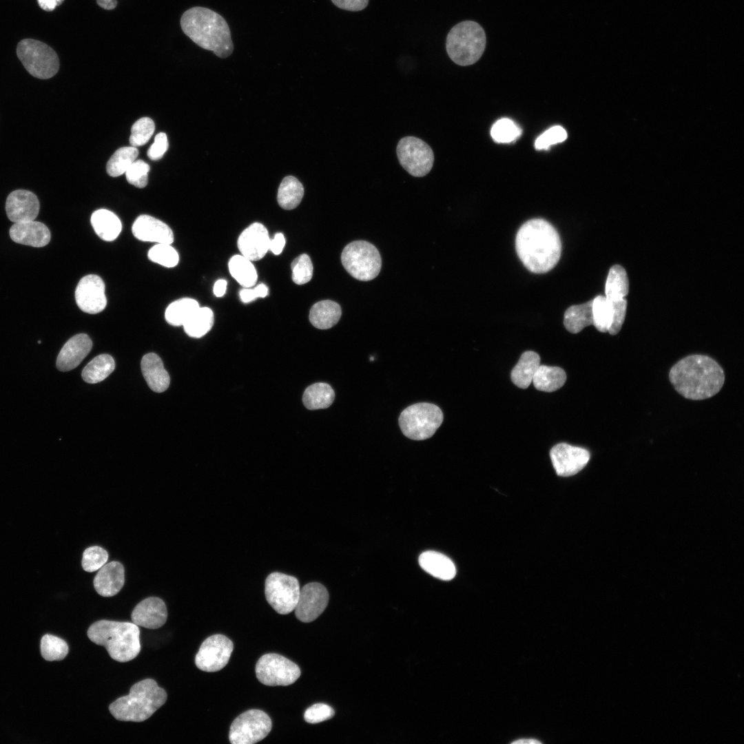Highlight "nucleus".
I'll use <instances>...</instances> for the list:
<instances>
[{"label":"nucleus","instance_id":"nucleus-1","mask_svg":"<svg viewBox=\"0 0 744 744\" xmlns=\"http://www.w3.org/2000/svg\"><path fill=\"white\" fill-rule=\"evenodd\" d=\"M517 255L530 271L544 273L557 264L561 242L555 228L548 221L535 218L519 229L515 238Z\"/></svg>","mask_w":744,"mask_h":744},{"label":"nucleus","instance_id":"nucleus-2","mask_svg":"<svg viewBox=\"0 0 744 744\" xmlns=\"http://www.w3.org/2000/svg\"><path fill=\"white\" fill-rule=\"evenodd\" d=\"M669 379L674 389L685 398L702 400L720 391L725 374L714 359L696 354L676 362L670 371Z\"/></svg>","mask_w":744,"mask_h":744},{"label":"nucleus","instance_id":"nucleus-3","mask_svg":"<svg viewBox=\"0 0 744 744\" xmlns=\"http://www.w3.org/2000/svg\"><path fill=\"white\" fill-rule=\"evenodd\" d=\"M180 23L183 32L199 47L212 51L220 58H227L232 53L234 44L229 27L215 11L193 7L183 14Z\"/></svg>","mask_w":744,"mask_h":744},{"label":"nucleus","instance_id":"nucleus-4","mask_svg":"<svg viewBox=\"0 0 744 744\" xmlns=\"http://www.w3.org/2000/svg\"><path fill=\"white\" fill-rule=\"evenodd\" d=\"M140 630L133 622L99 620L87 630L88 638L105 647L112 659L127 662L138 656L141 650Z\"/></svg>","mask_w":744,"mask_h":744},{"label":"nucleus","instance_id":"nucleus-5","mask_svg":"<svg viewBox=\"0 0 744 744\" xmlns=\"http://www.w3.org/2000/svg\"><path fill=\"white\" fill-rule=\"evenodd\" d=\"M167 697L154 679H146L133 685L128 695L111 703L109 710L116 720L142 722L163 705Z\"/></svg>","mask_w":744,"mask_h":744},{"label":"nucleus","instance_id":"nucleus-6","mask_svg":"<svg viewBox=\"0 0 744 744\" xmlns=\"http://www.w3.org/2000/svg\"><path fill=\"white\" fill-rule=\"evenodd\" d=\"M486 42L484 30L479 24L473 21H464L449 31L446 49L454 63L466 66L479 59L485 50Z\"/></svg>","mask_w":744,"mask_h":744},{"label":"nucleus","instance_id":"nucleus-7","mask_svg":"<svg viewBox=\"0 0 744 744\" xmlns=\"http://www.w3.org/2000/svg\"><path fill=\"white\" fill-rule=\"evenodd\" d=\"M444 415L435 404L421 402L412 404L401 413L398 422L402 433L413 440L432 437L443 422Z\"/></svg>","mask_w":744,"mask_h":744},{"label":"nucleus","instance_id":"nucleus-8","mask_svg":"<svg viewBox=\"0 0 744 744\" xmlns=\"http://www.w3.org/2000/svg\"><path fill=\"white\" fill-rule=\"evenodd\" d=\"M341 261L346 271L361 281L374 279L382 267L378 250L373 245L364 240L349 243L342 252Z\"/></svg>","mask_w":744,"mask_h":744},{"label":"nucleus","instance_id":"nucleus-9","mask_svg":"<svg viewBox=\"0 0 744 744\" xmlns=\"http://www.w3.org/2000/svg\"><path fill=\"white\" fill-rule=\"evenodd\" d=\"M17 56L33 76L48 79L59 68V59L54 50L47 44L32 39L21 40L17 47Z\"/></svg>","mask_w":744,"mask_h":744},{"label":"nucleus","instance_id":"nucleus-10","mask_svg":"<svg viewBox=\"0 0 744 744\" xmlns=\"http://www.w3.org/2000/svg\"><path fill=\"white\" fill-rule=\"evenodd\" d=\"M396 152L401 166L413 176H424L433 167V152L419 138L411 136L402 138L397 143Z\"/></svg>","mask_w":744,"mask_h":744},{"label":"nucleus","instance_id":"nucleus-11","mask_svg":"<svg viewBox=\"0 0 744 744\" xmlns=\"http://www.w3.org/2000/svg\"><path fill=\"white\" fill-rule=\"evenodd\" d=\"M298 580L293 576L274 572L265 580V592L267 602L279 614L292 612L300 595Z\"/></svg>","mask_w":744,"mask_h":744},{"label":"nucleus","instance_id":"nucleus-12","mask_svg":"<svg viewBox=\"0 0 744 744\" xmlns=\"http://www.w3.org/2000/svg\"><path fill=\"white\" fill-rule=\"evenodd\" d=\"M255 670L258 680L269 686L291 685L301 673L298 665L276 653L262 655L257 661Z\"/></svg>","mask_w":744,"mask_h":744},{"label":"nucleus","instance_id":"nucleus-13","mask_svg":"<svg viewBox=\"0 0 744 744\" xmlns=\"http://www.w3.org/2000/svg\"><path fill=\"white\" fill-rule=\"evenodd\" d=\"M271 730V720L260 710H249L232 722L229 739L231 744H252L265 738Z\"/></svg>","mask_w":744,"mask_h":744},{"label":"nucleus","instance_id":"nucleus-14","mask_svg":"<svg viewBox=\"0 0 744 744\" xmlns=\"http://www.w3.org/2000/svg\"><path fill=\"white\" fill-rule=\"evenodd\" d=\"M233 648L232 641L226 636L211 635L202 643L195 657V664L205 672L220 670L227 664Z\"/></svg>","mask_w":744,"mask_h":744},{"label":"nucleus","instance_id":"nucleus-15","mask_svg":"<svg viewBox=\"0 0 744 744\" xmlns=\"http://www.w3.org/2000/svg\"><path fill=\"white\" fill-rule=\"evenodd\" d=\"M328 602L329 592L326 588L318 582L309 583L300 590L295 614L300 621H313L324 612Z\"/></svg>","mask_w":744,"mask_h":744},{"label":"nucleus","instance_id":"nucleus-16","mask_svg":"<svg viewBox=\"0 0 744 744\" xmlns=\"http://www.w3.org/2000/svg\"><path fill=\"white\" fill-rule=\"evenodd\" d=\"M105 287L103 280L97 275L83 277L75 290L78 307L85 313L94 314L101 312L106 307Z\"/></svg>","mask_w":744,"mask_h":744},{"label":"nucleus","instance_id":"nucleus-17","mask_svg":"<svg viewBox=\"0 0 744 744\" xmlns=\"http://www.w3.org/2000/svg\"><path fill=\"white\" fill-rule=\"evenodd\" d=\"M550 455L556 473L561 477L577 474L586 466L590 459L588 450L566 443L554 446Z\"/></svg>","mask_w":744,"mask_h":744},{"label":"nucleus","instance_id":"nucleus-18","mask_svg":"<svg viewBox=\"0 0 744 744\" xmlns=\"http://www.w3.org/2000/svg\"><path fill=\"white\" fill-rule=\"evenodd\" d=\"M39 208L37 196L25 189L12 192L6 202L8 218L13 223L34 220L39 214Z\"/></svg>","mask_w":744,"mask_h":744},{"label":"nucleus","instance_id":"nucleus-19","mask_svg":"<svg viewBox=\"0 0 744 744\" xmlns=\"http://www.w3.org/2000/svg\"><path fill=\"white\" fill-rule=\"evenodd\" d=\"M270 238L266 227L254 223L239 236L238 247L242 255L251 261L262 258L269 250Z\"/></svg>","mask_w":744,"mask_h":744},{"label":"nucleus","instance_id":"nucleus-20","mask_svg":"<svg viewBox=\"0 0 744 744\" xmlns=\"http://www.w3.org/2000/svg\"><path fill=\"white\" fill-rule=\"evenodd\" d=\"M131 619L138 626L148 629L159 628L165 623L167 619L165 603L156 597L146 598L135 606Z\"/></svg>","mask_w":744,"mask_h":744},{"label":"nucleus","instance_id":"nucleus-21","mask_svg":"<svg viewBox=\"0 0 744 744\" xmlns=\"http://www.w3.org/2000/svg\"><path fill=\"white\" fill-rule=\"evenodd\" d=\"M92 347V342L87 334L79 333L72 336L65 342L57 356V369L61 371L74 369L88 355Z\"/></svg>","mask_w":744,"mask_h":744},{"label":"nucleus","instance_id":"nucleus-22","mask_svg":"<svg viewBox=\"0 0 744 744\" xmlns=\"http://www.w3.org/2000/svg\"><path fill=\"white\" fill-rule=\"evenodd\" d=\"M134 236L141 241L172 244L174 234L161 220L149 215H141L132 225Z\"/></svg>","mask_w":744,"mask_h":744},{"label":"nucleus","instance_id":"nucleus-23","mask_svg":"<svg viewBox=\"0 0 744 744\" xmlns=\"http://www.w3.org/2000/svg\"><path fill=\"white\" fill-rule=\"evenodd\" d=\"M9 234L14 242L34 247L45 246L51 238L48 227L35 220L14 223L11 226Z\"/></svg>","mask_w":744,"mask_h":744},{"label":"nucleus","instance_id":"nucleus-24","mask_svg":"<svg viewBox=\"0 0 744 744\" xmlns=\"http://www.w3.org/2000/svg\"><path fill=\"white\" fill-rule=\"evenodd\" d=\"M93 583L99 595L105 597L116 595L125 583L123 566L118 561L105 564L94 577Z\"/></svg>","mask_w":744,"mask_h":744},{"label":"nucleus","instance_id":"nucleus-25","mask_svg":"<svg viewBox=\"0 0 744 744\" xmlns=\"http://www.w3.org/2000/svg\"><path fill=\"white\" fill-rule=\"evenodd\" d=\"M141 371L149 388L156 393L167 390L170 383L169 373L161 358L154 353L145 354L141 363Z\"/></svg>","mask_w":744,"mask_h":744},{"label":"nucleus","instance_id":"nucleus-26","mask_svg":"<svg viewBox=\"0 0 744 744\" xmlns=\"http://www.w3.org/2000/svg\"><path fill=\"white\" fill-rule=\"evenodd\" d=\"M419 564L426 572L442 580H451L456 575L455 566L451 559L436 551L422 552L419 557Z\"/></svg>","mask_w":744,"mask_h":744},{"label":"nucleus","instance_id":"nucleus-27","mask_svg":"<svg viewBox=\"0 0 744 744\" xmlns=\"http://www.w3.org/2000/svg\"><path fill=\"white\" fill-rule=\"evenodd\" d=\"M341 314V307L337 302L325 300L318 302L311 307L309 320L316 328L327 329L338 323Z\"/></svg>","mask_w":744,"mask_h":744},{"label":"nucleus","instance_id":"nucleus-28","mask_svg":"<svg viewBox=\"0 0 744 744\" xmlns=\"http://www.w3.org/2000/svg\"><path fill=\"white\" fill-rule=\"evenodd\" d=\"M91 224L98 236L105 241L114 240L122 229L118 216L105 209H98L92 214Z\"/></svg>","mask_w":744,"mask_h":744},{"label":"nucleus","instance_id":"nucleus-29","mask_svg":"<svg viewBox=\"0 0 744 744\" xmlns=\"http://www.w3.org/2000/svg\"><path fill=\"white\" fill-rule=\"evenodd\" d=\"M540 365L539 355L531 351L523 353L511 371V380L519 388L526 389Z\"/></svg>","mask_w":744,"mask_h":744},{"label":"nucleus","instance_id":"nucleus-30","mask_svg":"<svg viewBox=\"0 0 744 744\" xmlns=\"http://www.w3.org/2000/svg\"><path fill=\"white\" fill-rule=\"evenodd\" d=\"M566 372L558 366L539 365L533 379L535 387L541 391L553 392L566 382Z\"/></svg>","mask_w":744,"mask_h":744},{"label":"nucleus","instance_id":"nucleus-31","mask_svg":"<svg viewBox=\"0 0 744 744\" xmlns=\"http://www.w3.org/2000/svg\"><path fill=\"white\" fill-rule=\"evenodd\" d=\"M304 196V187L298 178L293 176H285L281 181L277 195L279 205L284 209L296 208Z\"/></svg>","mask_w":744,"mask_h":744},{"label":"nucleus","instance_id":"nucleus-32","mask_svg":"<svg viewBox=\"0 0 744 744\" xmlns=\"http://www.w3.org/2000/svg\"><path fill=\"white\" fill-rule=\"evenodd\" d=\"M335 399V393L332 387L323 382H318L309 386L304 392L302 401L309 410L327 409Z\"/></svg>","mask_w":744,"mask_h":744},{"label":"nucleus","instance_id":"nucleus-33","mask_svg":"<svg viewBox=\"0 0 744 744\" xmlns=\"http://www.w3.org/2000/svg\"><path fill=\"white\" fill-rule=\"evenodd\" d=\"M564 324L572 333H577L592 324V300L568 308L564 313Z\"/></svg>","mask_w":744,"mask_h":744},{"label":"nucleus","instance_id":"nucleus-34","mask_svg":"<svg viewBox=\"0 0 744 744\" xmlns=\"http://www.w3.org/2000/svg\"><path fill=\"white\" fill-rule=\"evenodd\" d=\"M214 321V313L211 309L198 307L189 316L183 326L189 336L199 338L210 331Z\"/></svg>","mask_w":744,"mask_h":744},{"label":"nucleus","instance_id":"nucleus-35","mask_svg":"<svg viewBox=\"0 0 744 744\" xmlns=\"http://www.w3.org/2000/svg\"><path fill=\"white\" fill-rule=\"evenodd\" d=\"M115 368V362L108 354H101L93 358L83 369L82 378L90 384L105 380Z\"/></svg>","mask_w":744,"mask_h":744},{"label":"nucleus","instance_id":"nucleus-36","mask_svg":"<svg viewBox=\"0 0 744 744\" xmlns=\"http://www.w3.org/2000/svg\"><path fill=\"white\" fill-rule=\"evenodd\" d=\"M629 291V282L626 270L619 265L612 266L606 279L605 293L609 300L624 298Z\"/></svg>","mask_w":744,"mask_h":744},{"label":"nucleus","instance_id":"nucleus-37","mask_svg":"<svg viewBox=\"0 0 744 744\" xmlns=\"http://www.w3.org/2000/svg\"><path fill=\"white\" fill-rule=\"evenodd\" d=\"M228 265L231 275L241 286L249 288L256 284L257 272L250 260L242 255H235Z\"/></svg>","mask_w":744,"mask_h":744},{"label":"nucleus","instance_id":"nucleus-38","mask_svg":"<svg viewBox=\"0 0 744 744\" xmlns=\"http://www.w3.org/2000/svg\"><path fill=\"white\" fill-rule=\"evenodd\" d=\"M198 307V302L192 298L178 299L167 307L165 312V320L172 326H183L189 316Z\"/></svg>","mask_w":744,"mask_h":744},{"label":"nucleus","instance_id":"nucleus-39","mask_svg":"<svg viewBox=\"0 0 744 744\" xmlns=\"http://www.w3.org/2000/svg\"><path fill=\"white\" fill-rule=\"evenodd\" d=\"M138 155L137 148L132 146L118 149L107 163V174L112 177H117L125 174L136 160Z\"/></svg>","mask_w":744,"mask_h":744},{"label":"nucleus","instance_id":"nucleus-40","mask_svg":"<svg viewBox=\"0 0 744 744\" xmlns=\"http://www.w3.org/2000/svg\"><path fill=\"white\" fill-rule=\"evenodd\" d=\"M41 653L47 661H60L68 653V645L62 639L52 635L45 634L41 640Z\"/></svg>","mask_w":744,"mask_h":744},{"label":"nucleus","instance_id":"nucleus-41","mask_svg":"<svg viewBox=\"0 0 744 744\" xmlns=\"http://www.w3.org/2000/svg\"><path fill=\"white\" fill-rule=\"evenodd\" d=\"M592 324L600 332H608L611 320V308L606 296H597L592 300Z\"/></svg>","mask_w":744,"mask_h":744},{"label":"nucleus","instance_id":"nucleus-42","mask_svg":"<svg viewBox=\"0 0 744 744\" xmlns=\"http://www.w3.org/2000/svg\"><path fill=\"white\" fill-rule=\"evenodd\" d=\"M521 134L519 127L511 119L503 118L496 121L490 130L493 139L500 143L513 142Z\"/></svg>","mask_w":744,"mask_h":744},{"label":"nucleus","instance_id":"nucleus-43","mask_svg":"<svg viewBox=\"0 0 744 744\" xmlns=\"http://www.w3.org/2000/svg\"><path fill=\"white\" fill-rule=\"evenodd\" d=\"M148 258L154 262L165 267H174L177 265L179 256L171 244L157 243L148 251Z\"/></svg>","mask_w":744,"mask_h":744},{"label":"nucleus","instance_id":"nucleus-44","mask_svg":"<svg viewBox=\"0 0 744 744\" xmlns=\"http://www.w3.org/2000/svg\"><path fill=\"white\" fill-rule=\"evenodd\" d=\"M154 130V123L150 118L143 117L136 121L131 129L130 136L131 146L137 147L146 144L152 136Z\"/></svg>","mask_w":744,"mask_h":744},{"label":"nucleus","instance_id":"nucleus-45","mask_svg":"<svg viewBox=\"0 0 744 744\" xmlns=\"http://www.w3.org/2000/svg\"><path fill=\"white\" fill-rule=\"evenodd\" d=\"M108 559V553L98 546L88 547L83 553L81 565L83 569L88 572L99 570Z\"/></svg>","mask_w":744,"mask_h":744},{"label":"nucleus","instance_id":"nucleus-46","mask_svg":"<svg viewBox=\"0 0 744 744\" xmlns=\"http://www.w3.org/2000/svg\"><path fill=\"white\" fill-rule=\"evenodd\" d=\"M292 280L297 285H304L309 282L313 276V264L309 256L301 254L293 260L291 265Z\"/></svg>","mask_w":744,"mask_h":744},{"label":"nucleus","instance_id":"nucleus-47","mask_svg":"<svg viewBox=\"0 0 744 744\" xmlns=\"http://www.w3.org/2000/svg\"><path fill=\"white\" fill-rule=\"evenodd\" d=\"M149 166L142 160H136L125 172L129 183L136 187H145L148 182Z\"/></svg>","mask_w":744,"mask_h":744},{"label":"nucleus","instance_id":"nucleus-48","mask_svg":"<svg viewBox=\"0 0 744 744\" xmlns=\"http://www.w3.org/2000/svg\"><path fill=\"white\" fill-rule=\"evenodd\" d=\"M567 138V132L561 126H553L540 135L535 141L537 149H548L551 145L561 143Z\"/></svg>","mask_w":744,"mask_h":744},{"label":"nucleus","instance_id":"nucleus-49","mask_svg":"<svg viewBox=\"0 0 744 744\" xmlns=\"http://www.w3.org/2000/svg\"><path fill=\"white\" fill-rule=\"evenodd\" d=\"M608 301L611 308V320L608 332L610 335H616L621 330L625 320L627 301L625 298Z\"/></svg>","mask_w":744,"mask_h":744},{"label":"nucleus","instance_id":"nucleus-50","mask_svg":"<svg viewBox=\"0 0 744 744\" xmlns=\"http://www.w3.org/2000/svg\"><path fill=\"white\" fill-rule=\"evenodd\" d=\"M334 710L324 703H316L307 708L304 714V719L309 723H318L331 719L334 716Z\"/></svg>","mask_w":744,"mask_h":744},{"label":"nucleus","instance_id":"nucleus-51","mask_svg":"<svg viewBox=\"0 0 744 744\" xmlns=\"http://www.w3.org/2000/svg\"><path fill=\"white\" fill-rule=\"evenodd\" d=\"M168 149L167 135L161 132L156 135L154 141L147 151V156L153 161L161 159Z\"/></svg>","mask_w":744,"mask_h":744},{"label":"nucleus","instance_id":"nucleus-52","mask_svg":"<svg viewBox=\"0 0 744 744\" xmlns=\"http://www.w3.org/2000/svg\"><path fill=\"white\" fill-rule=\"evenodd\" d=\"M268 293V288L264 284H260L254 289H243L240 291V300L247 303L256 299L257 298H265Z\"/></svg>","mask_w":744,"mask_h":744},{"label":"nucleus","instance_id":"nucleus-53","mask_svg":"<svg viewBox=\"0 0 744 744\" xmlns=\"http://www.w3.org/2000/svg\"><path fill=\"white\" fill-rule=\"evenodd\" d=\"M338 8L349 11H360L364 9L369 0H331Z\"/></svg>","mask_w":744,"mask_h":744},{"label":"nucleus","instance_id":"nucleus-54","mask_svg":"<svg viewBox=\"0 0 744 744\" xmlns=\"http://www.w3.org/2000/svg\"><path fill=\"white\" fill-rule=\"evenodd\" d=\"M285 238L282 233H277L272 239H270L269 250L275 255L280 254L285 247Z\"/></svg>","mask_w":744,"mask_h":744},{"label":"nucleus","instance_id":"nucleus-55","mask_svg":"<svg viewBox=\"0 0 744 744\" xmlns=\"http://www.w3.org/2000/svg\"><path fill=\"white\" fill-rule=\"evenodd\" d=\"M64 0H37L39 6L45 11H52Z\"/></svg>","mask_w":744,"mask_h":744},{"label":"nucleus","instance_id":"nucleus-56","mask_svg":"<svg viewBox=\"0 0 744 744\" xmlns=\"http://www.w3.org/2000/svg\"><path fill=\"white\" fill-rule=\"evenodd\" d=\"M227 289V281L223 279L217 280L214 286V293L216 297H222Z\"/></svg>","mask_w":744,"mask_h":744},{"label":"nucleus","instance_id":"nucleus-57","mask_svg":"<svg viewBox=\"0 0 744 744\" xmlns=\"http://www.w3.org/2000/svg\"><path fill=\"white\" fill-rule=\"evenodd\" d=\"M97 4L105 10H113L117 6L116 0H96Z\"/></svg>","mask_w":744,"mask_h":744},{"label":"nucleus","instance_id":"nucleus-58","mask_svg":"<svg viewBox=\"0 0 744 744\" xmlns=\"http://www.w3.org/2000/svg\"><path fill=\"white\" fill-rule=\"evenodd\" d=\"M512 743H513V744H526V743H527V744H539V743H541L540 741H539L537 740H535V739H533V738H530V739L524 738V739H519V740L513 741Z\"/></svg>","mask_w":744,"mask_h":744}]
</instances>
